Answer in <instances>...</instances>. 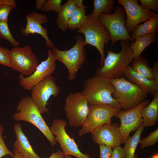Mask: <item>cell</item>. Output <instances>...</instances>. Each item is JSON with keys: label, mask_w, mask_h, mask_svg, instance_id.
<instances>
[{"label": "cell", "mask_w": 158, "mask_h": 158, "mask_svg": "<svg viewBox=\"0 0 158 158\" xmlns=\"http://www.w3.org/2000/svg\"><path fill=\"white\" fill-rule=\"evenodd\" d=\"M109 80L114 88L112 97L118 102L123 110H128L135 107L148 96V93L123 76Z\"/></svg>", "instance_id": "cell-4"}, {"label": "cell", "mask_w": 158, "mask_h": 158, "mask_svg": "<svg viewBox=\"0 0 158 158\" xmlns=\"http://www.w3.org/2000/svg\"><path fill=\"white\" fill-rule=\"evenodd\" d=\"M158 32V14L150 19L143 24L139 25L133 32L130 37L134 40L141 35Z\"/></svg>", "instance_id": "cell-24"}, {"label": "cell", "mask_w": 158, "mask_h": 158, "mask_svg": "<svg viewBox=\"0 0 158 158\" xmlns=\"http://www.w3.org/2000/svg\"><path fill=\"white\" fill-rule=\"evenodd\" d=\"M149 158H158V153L153 154Z\"/></svg>", "instance_id": "cell-43"}, {"label": "cell", "mask_w": 158, "mask_h": 158, "mask_svg": "<svg viewBox=\"0 0 158 158\" xmlns=\"http://www.w3.org/2000/svg\"><path fill=\"white\" fill-rule=\"evenodd\" d=\"M114 88L109 80L96 75L83 82L81 93L88 104L109 105L121 110L118 102L112 97Z\"/></svg>", "instance_id": "cell-2"}, {"label": "cell", "mask_w": 158, "mask_h": 158, "mask_svg": "<svg viewBox=\"0 0 158 158\" xmlns=\"http://www.w3.org/2000/svg\"><path fill=\"white\" fill-rule=\"evenodd\" d=\"M64 158H72L71 156H68L66 157H64Z\"/></svg>", "instance_id": "cell-44"}, {"label": "cell", "mask_w": 158, "mask_h": 158, "mask_svg": "<svg viewBox=\"0 0 158 158\" xmlns=\"http://www.w3.org/2000/svg\"><path fill=\"white\" fill-rule=\"evenodd\" d=\"M1 39L8 40L14 47L19 44L12 35L7 22H0V40Z\"/></svg>", "instance_id": "cell-28"}, {"label": "cell", "mask_w": 158, "mask_h": 158, "mask_svg": "<svg viewBox=\"0 0 158 158\" xmlns=\"http://www.w3.org/2000/svg\"><path fill=\"white\" fill-rule=\"evenodd\" d=\"M86 8L76 7L68 23V29L72 30L79 29L85 23L87 18L85 13Z\"/></svg>", "instance_id": "cell-27"}, {"label": "cell", "mask_w": 158, "mask_h": 158, "mask_svg": "<svg viewBox=\"0 0 158 158\" xmlns=\"http://www.w3.org/2000/svg\"><path fill=\"white\" fill-rule=\"evenodd\" d=\"M61 0H47L40 10L44 12L53 11L58 13L61 7Z\"/></svg>", "instance_id": "cell-30"}, {"label": "cell", "mask_w": 158, "mask_h": 158, "mask_svg": "<svg viewBox=\"0 0 158 158\" xmlns=\"http://www.w3.org/2000/svg\"><path fill=\"white\" fill-rule=\"evenodd\" d=\"M88 106L87 116L78 132L80 136L91 133L102 125L111 123V118L119 110L109 105L88 104Z\"/></svg>", "instance_id": "cell-8"}, {"label": "cell", "mask_w": 158, "mask_h": 158, "mask_svg": "<svg viewBox=\"0 0 158 158\" xmlns=\"http://www.w3.org/2000/svg\"><path fill=\"white\" fill-rule=\"evenodd\" d=\"M16 111L13 115L14 120L24 121L33 125L42 133L52 146L56 144L54 136L30 97L25 96L21 98L17 107Z\"/></svg>", "instance_id": "cell-5"}, {"label": "cell", "mask_w": 158, "mask_h": 158, "mask_svg": "<svg viewBox=\"0 0 158 158\" xmlns=\"http://www.w3.org/2000/svg\"><path fill=\"white\" fill-rule=\"evenodd\" d=\"M16 6L7 5L0 6V22H8L9 14Z\"/></svg>", "instance_id": "cell-34"}, {"label": "cell", "mask_w": 158, "mask_h": 158, "mask_svg": "<svg viewBox=\"0 0 158 158\" xmlns=\"http://www.w3.org/2000/svg\"><path fill=\"white\" fill-rule=\"evenodd\" d=\"M4 130V128L2 125H0V158L7 155H9L13 157L14 154L8 150L4 140L2 136Z\"/></svg>", "instance_id": "cell-32"}, {"label": "cell", "mask_w": 158, "mask_h": 158, "mask_svg": "<svg viewBox=\"0 0 158 158\" xmlns=\"http://www.w3.org/2000/svg\"><path fill=\"white\" fill-rule=\"evenodd\" d=\"M25 18L26 25L25 28H23L21 29L22 35L26 37L30 34H39L45 39L46 47L51 48L53 47V43L48 35V30L42 25V24L46 23L48 21L47 16L34 12L27 15Z\"/></svg>", "instance_id": "cell-17"}, {"label": "cell", "mask_w": 158, "mask_h": 158, "mask_svg": "<svg viewBox=\"0 0 158 158\" xmlns=\"http://www.w3.org/2000/svg\"><path fill=\"white\" fill-rule=\"evenodd\" d=\"M11 68L24 76L31 75L38 65L37 56L30 46L14 47L10 50Z\"/></svg>", "instance_id": "cell-10"}, {"label": "cell", "mask_w": 158, "mask_h": 158, "mask_svg": "<svg viewBox=\"0 0 158 158\" xmlns=\"http://www.w3.org/2000/svg\"><path fill=\"white\" fill-rule=\"evenodd\" d=\"M145 126L142 123L138 127L134 134L130 135L125 141L123 147L126 158H134L136 148L140 140L141 135Z\"/></svg>", "instance_id": "cell-23"}, {"label": "cell", "mask_w": 158, "mask_h": 158, "mask_svg": "<svg viewBox=\"0 0 158 158\" xmlns=\"http://www.w3.org/2000/svg\"><path fill=\"white\" fill-rule=\"evenodd\" d=\"M6 5L16 6L14 0H0V6Z\"/></svg>", "instance_id": "cell-39"}, {"label": "cell", "mask_w": 158, "mask_h": 158, "mask_svg": "<svg viewBox=\"0 0 158 158\" xmlns=\"http://www.w3.org/2000/svg\"><path fill=\"white\" fill-rule=\"evenodd\" d=\"M158 141V129L150 133L146 137L140 139L139 143L140 144L141 150L145 148L154 145Z\"/></svg>", "instance_id": "cell-29"}, {"label": "cell", "mask_w": 158, "mask_h": 158, "mask_svg": "<svg viewBox=\"0 0 158 158\" xmlns=\"http://www.w3.org/2000/svg\"><path fill=\"white\" fill-rule=\"evenodd\" d=\"M117 1L124 9L126 16V26L129 34L133 32L140 23L145 22L158 14L143 9L138 3L137 0H118Z\"/></svg>", "instance_id": "cell-14"}, {"label": "cell", "mask_w": 158, "mask_h": 158, "mask_svg": "<svg viewBox=\"0 0 158 158\" xmlns=\"http://www.w3.org/2000/svg\"><path fill=\"white\" fill-rule=\"evenodd\" d=\"M140 6L144 9L154 12H158V0H140Z\"/></svg>", "instance_id": "cell-33"}, {"label": "cell", "mask_w": 158, "mask_h": 158, "mask_svg": "<svg viewBox=\"0 0 158 158\" xmlns=\"http://www.w3.org/2000/svg\"><path fill=\"white\" fill-rule=\"evenodd\" d=\"M0 65L11 68L10 50L0 46Z\"/></svg>", "instance_id": "cell-31"}, {"label": "cell", "mask_w": 158, "mask_h": 158, "mask_svg": "<svg viewBox=\"0 0 158 158\" xmlns=\"http://www.w3.org/2000/svg\"><path fill=\"white\" fill-rule=\"evenodd\" d=\"M75 39V44L69 50H61L55 46L51 49L55 60L61 62L66 68L69 81H72L76 78L77 72L82 67L87 58L83 37L81 35H77Z\"/></svg>", "instance_id": "cell-3"}, {"label": "cell", "mask_w": 158, "mask_h": 158, "mask_svg": "<svg viewBox=\"0 0 158 158\" xmlns=\"http://www.w3.org/2000/svg\"><path fill=\"white\" fill-rule=\"evenodd\" d=\"M69 125L75 127L82 126L89 112L88 101L80 92L71 93L65 100L63 108Z\"/></svg>", "instance_id": "cell-9"}, {"label": "cell", "mask_w": 158, "mask_h": 158, "mask_svg": "<svg viewBox=\"0 0 158 158\" xmlns=\"http://www.w3.org/2000/svg\"><path fill=\"white\" fill-rule=\"evenodd\" d=\"M141 115L145 127L156 124L158 120V90L154 95L152 101L143 109Z\"/></svg>", "instance_id": "cell-20"}, {"label": "cell", "mask_w": 158, "mask_h": 158, "mask_svg": "<svg viewBox=\"0 0 158 158\" xmlns=\"http://www.w3.org/2000/svg\"><path fill=\"white\" fill-rule=\"evenodd\" d=\"M93 4L92 13L88 15L92 19H97L99 15L103 13H111L115 8L114 0H94Z\"/></svg>", "instance_id": "cell-25"}, {"label": "cell", "mask_w": 158, "mask_h": 158, "mask_svg": "<svg viewBox=\"0 0 158 158\" xmlns=\"http://www.w3.org/2000/svg\"><path fill=\"white\" fill-rule=\"evenodd\" d=\"M150 102L148 100L145 99L131 109L119 110L114 116L120 121L119 130L122 138V144L125 143L130 133L137 130L142 123V111Z\"/></svg>", "instance_id": "cell-12"}, {"label": "cell", "mask_w": 158, "mask_h": 158, "mask_svg": "<svg viewBox=\"0 0 158 158\" xmlns=\"http://www.w3.org/2000/svg\"><path fill=\"white\" fill-rule=\"evenodd\" d=\"M85 23L79 28L78 32L85 36V45L89 44L96 47L101 56L99 65L102 66L105 59V45L111 40L110 35L105 26L97 19L91 18L88 15Z\"/></svg>", "instance_id": "cell-6"}, {"label": "cell", "mask_w": 158, "mask_h": 158, "mask_svg": "<svg viewBox=\"0 0 158 158\" xmlns=\"http://www.w3.org/2000/svg\"><path fill=\"white\" fill-rule=\"evenodd\" d=\"M46 0H37L35 2V7L37 9L40 10L45 4Z\"/></svg>", "instance_id": "cell-40"}, {"label": "cell", "mask_w": 158, "mask_h": 158, "mask_svg": "<svg viewBox=\"0 0 158 158\" xmlns=\"http://www.w3.org/2000/svg\"><path fill=\"white\" fill-rule=\"evenodd\" d=\"M76 6L73 0H68L62 5L56 19L57 27L63 32L68 29V25Z\"/></svg>", "instance_id": "cell-21"}, {"label": "cell", "mask_w": 158, "mask_h": 158, "mask_svg": "<svg viewBox=\"0 0 158 158\" xmlns=\"http://www.w3.org/2000/svg\"><path fill=\"white\" fill-rule=\"evenodd\" d=\"M121 49L116 53L107 50V55L102 66L98 67L96 75L111 80L123 76L128 66L133 60V51L128 40H120Z\"/></svg>", "instance_id": "cell-1"}, {"label": "cell", "mask_w": 158, "mask_h": 158, "mask_svg": "<svg viewBox=\"0 0 158 158\" xmlns=\"http://www.w3.org/2000/svg\"><path fill=\"white\" fill-rule=\"evenodd\" d=\"M56 79L51 75L46 77L34 86L31 90L30 97L37 106L41 114L47 112V102L51 96L56 97L60 91V87L56 84Z\"/></svg>", "instance_id": "cell-11"}, {"label": "cell", "mask_w": 158, "mask_h": 158, "mask_svg": "<svg viewBox=\"0 0 158 158\" xmlns=\"http://www.w3.org/2000/svg\"><path fill=\"white\" fill-rule=\"evenodd\" d=\"M100 155L99 158H111L112 148L104 145H99Z\"/></svg>", "instance_id": "cell-35"}, {"label": "cell", "mask_w": 158, "mask_h": 158, "mask_svg": "<svg viewBox=\"0 0 158 158\" xmlns=\"http://www.w3.org/2000/svg\"><path fill=\"white\" fill-rule=\"evenodd\" d=\"M48 158H64V155L63 152L59 150L56 152L52 153Z\"/></svg>", "instance_id": "cell-38"}, {"label": "cell", "mask_w": 158, "mask_h": 158, "mask_svg": "<svg viewBox=\"0 0 158 158\" xmlns=\"http://www.w3.org/2000/svg\"><path fill=\"white\" fill-rule=\"evenodd\" d=\"M153 78L158 83V62L157 60L154 63L152 68Z\"/></svg>", "instance_id": "cell-37"}, {"label": "cell", "mask_w": 158, "mask_h": 158, "mask_svg": "<svg viewBox=\"0 0 158 158\" xmlns=\"http://www.w3.org/2000/svg\"><path fill=\"white\" fill-rule=\"evenodd\" d=\"M157 40V33H152L140 36L137 37L134 42H130L133 59L141 56V54L145 49L151 43L156 42Z\"/></svg>", "instance_id": "cell-22"}, {"label": "cell", "mask_w": 158, "mask_h": 158, "mask_svg": "<svg viewBox=\"0 0 158 158\" xmlns=\"http://www.w3.org/2000/svg\"><path fill=\"white\" fill-rule=\"evenodd\" d=\"M14 131L16 136L13 146L24 158H42L34 151L28 138L22 130L21 124L15 123Z\"/></svg>", "instance_id": "cell-19"}, {"label": "cell", "mask_w": 158, "mask_h": 158, "mask_svg": "<svg viewBox=\"0 0 158 158\" xmlns=\"http://www.w3.org/2000/svg\"><path fill=\"white\" fill-rule=\"evenodd\" d=\"M47 53V58L38 64L35 71L31 75L26 77L21 74L19 75V85L24 89L30 91L34 86L46 77L54 73L56 68V61L51 49L48 50Z\"/></svg>", "instance_id": "cell-15"}, {"label": "cell", "mask_w": 158, "mask_h": 158, "mask_svg": "<svg viewBox=\"0 0 158 158\" xmlns=\"http://www.w3.org/2000/svg\"><path fill=\"white\" fill-rule=\"evenodd\" d=\"M134 158H138V155H135Z\"/></svg>", "instance_id": "cell-45"}, {"label": "cell", "mask_w": 158, "mask_h": 158, "mask_svg": "<svg viewBox=\"0 0 158 158\" xmlns=\"http://www.w3.org/2000/svg\"><path fill=\"white\" fill-rule=\"evenodd\" d=\"M111 158H126L123 147L119 145L112 148Z\"/></svg>", "instance_id": "cell-36"}, {"label": "cell", "mask_w": 158, "mask_h": 158, "mask_svg": "<svg viewBox=\"0 0 158 158\" xmlns=\"http://www.w3.org/2000/svg\"><path fill=\"white\" fill-rule=\"evenodd\" d=\"M123 76L148 93L154 95L158 90V83L154 79H148L139 74L132 70L130 66H128Z\"/></svg>", "instance_id": "cell-18"}, {"label": "cell", "mask_w": 158, "mask_h": 158, "mask_svg": "<svg viewBox=\"0 0 158 158\" xmlns=\"http://www.w3.org/2000/svg\"><path fill=\"white\" fill-rule=\"evenodd\" d=\"M93 141L99 145H104L112 148L122 144V138L118 123L105 124L91 133Z\"/></svg>", "instance_id": "cell-16"}, {"label": "cell", "mask_w": 158, "mask_h": 158, "mask_svg": "<svg viewBox=\"0 0 158 158\" xmlns=\"http://www.w3.org/2000/svg\"><path fill=\"white\" fill-rule=\"evenodd\" d=\"M13 151L14 156L13 158H24L23 156L19 153L15 149H14Z\"/></svg>", "instance_id": "cell-42"}, {"label": "cell", "mask_w": 158, "mask_h": 158, "mask_svg": "<svg viewBox=\"0 0 158 158\" xmlns=\"http://www.w3.org/2000/svg\"><path fill=\"white\" fill-rule=\"evenodd\" d=\"M77 7L78 8H86L87 6H84L83 4L82 0H73Z\"/></svg>", "instance_id": "cell-41"}, {"label": "cell", "mask_w": 158, "mask_h": 158, "mask_svg": "<svg viewBox=\"0 0 158 158\" xmlns=\"http://www.w3.org/2000/svg\"><path fill=\"white\" fill-rule=\"evenodd\" d=\"M113 13L100 14L97 19L105 26L111 37V44L114 45L118 40H128L132 42V39L128 32L126 26V13L124 8L120 6L114 8Z\"/></svg>", "instance_id": "cell-7"}, {"label": "cell", "mask_w": 158, "mask_h": 158, "mask_svg": "<svg viewBox=\"0 0 158 158\" xmlns=\"http://www.w3.org/2000/svg\"><path fill=\"white\" fill-rule=\"evenodd\" d=\"M130 66L132 70L139 74L148 79H154L152 68L150 67L147 60L141 56L133 59Z\"/></svg>", "instance_id": "cell-26"}, {"label": "cell", "mask_w": 158, "mask_h": 158, "mask_svg": "<svg viewBox=\"0 0 158 158\" xmlns=\"http://www.w3.org/2000/svg\"><path fill=\"white\" fill-rule=\"evenodd\" d=\"M67 124L64 120L53 119L50 128L54 136V140L59 143L62 149L64 156L73 155L77 158H90L89 154H83L80 150L73 138H70L67 133L65 127Z\"/></svg>", "instance_id": "cell-13"}]
</instances>
